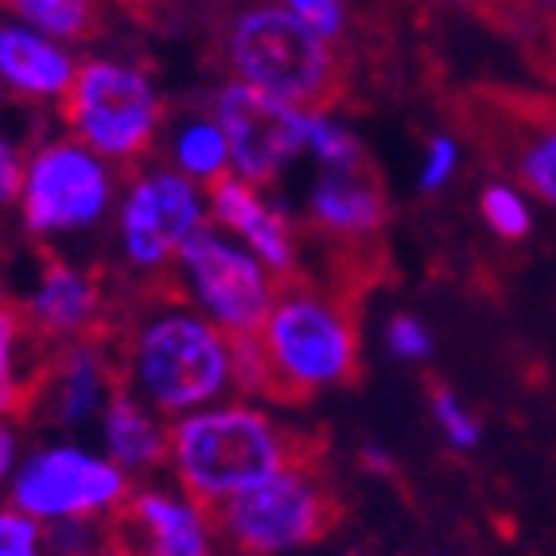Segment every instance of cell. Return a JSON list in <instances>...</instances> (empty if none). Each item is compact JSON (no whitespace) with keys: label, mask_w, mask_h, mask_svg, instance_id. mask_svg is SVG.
Instances as JSON below:
<instances>
[{"label":"cell","mask_w":556,"mask_h":556,"mask_svg":"<svg viewBox=\"0 0 556 556\" xmlns=\"http://www.w3.org/2000/svg\"><path fill=\"white\" fill-rule=\"evenodd\" d=\"M110 346L121 386L167 420L233 393V334L172 288L137 307Z\"/></svg>","instance_id":"6da1fadb"},{"label":"cell","mask_w":556,"mask_h":556,"mask_svg":"<svg viewBox=\"0 0 556 556\" xmlns=\"http://www.w3.org/2000/svg\"><path fill=\"white\" fill-rule=\"evenodd\" d=\"M307 452V440L273 417L261 401L230 393L172 420L167 471L187 494L218 510L233 494L257 486Z\"/></svg>","instance_id":"7a4b0ae2"},{"label":"cell","mask_w":556,"mask_h":556,"mask_svg":"<svg viewBox=\"0 0 556 556\" xmlns=\"http://www.w3.org/2000/svg\"><path fill=\"white\" fill-rule=\"evenodd\" d=\"M257 339L273 374L269 401L280 405L339 390L358 374V319L339 288L304 277L285 280Z\"/></svg>","instance_id":"3957f363"},{"label":"cell","mask_w":556,"mask_h":556,"mask_svg":"<svg viewBox=\"0 0 556 556\" xmlns=\"http://www.w3.org/2000/svg\"><path fill=\"white\" fill-rule=\"evenodd\" d=\"M223 59L238 83L257 86L304 113H331L346 93L339 43L312 31L285 4L238 12L223 31Z\"/></svg>","instance_id":"277c9868"},{"label":"cell","mask_w":556,"mask_h":556,"mask_svg":"<svg viewBox=\"0 0 556 556\" xmlns=\"http://www.w3.org/2000/svg\"><path fill=\"white\" fill-rule=\"evenodd\" d=\"M339 521V498L312 459L280 467L214 510L218 541L233 556H292L319 545Z\"/></svg>","instance_id":"5b68a950"},{"label":"cell","mask_w":556,"mask_h":556,"mask_svg":"<svg viewBox=\"0 0 556 556\" xmlns=\"http://www.w3.org/2000/svg\"><path fill=\"white\" fill-rule=\"evenodd\" d=\"M71 137L90 144L121 172L140 167L164 125V98L140 66L117 59H86L59 102Z\"/></svg>","instance_id":"8992f818"},{"label":"cell","mask_w":556,"mask_h":556,"mask_svg":"<svg viewBox=\"0 0 556 556\" xmlns=\"http://www.w3.org/2000/svg\"><path fill=\"white\" fill-rule=\"evenodd\" d=\"M105 156L78 137L47 140L24 160L20 179V218L24 230L39 241H63L93 233L117 211L121 184Z\"/></svg>","instance_id":"52a82bcc"},{"label":"cell","mask_w":556,"mask_h":556,"mask_svg":"<svg viewBox=\"0 0 556 556\" xmlns=\"http://www.w3.org/2000/svg\"><path fill=\"white\" fill-rule=\"evenodd\" d=\"M211 223V195L172 164L132 167L113 211L121 265L164 285L179 250Z\"/></svg>","instance_id":"ba28073f"},{"label":"cell","mask_w":556,"mask_h":556,"mask_svg":"<svg viewBox=\"0 0 556 556\" xmlns=\"http://www.w3.org/2000/svg\"><path fill=\"white\" fill-rule=\"evenodd\" d=\"M164 285L179 292L191 307H199L226 334L241 339V334L261 331L285 280L257 253L245 250L233 233L206 223L179 250Z\"/></svg>","instance_id":"9c48e42d"},{"label":"cell","mask_w":556,"mask_h":556,"mask_svg":"<svg viewBox=\"0 0 556 556\" xmlns=\"http://www.w3.org/2000/svg\"><path fill=\"white\" fill-rule=\"evenodd\" d=\"M132 494V475L105 452L83 444H43L20 459L9 502L43 526L113 521Z\"/></svg>","instance_id":"30bf717a"},{"label":"cell","mask_w":556,"mask_h":556,"mask_svg":"<svg viewBox=\"0 0 556 556\" xmlns=\"http://www.w3.org/2000/svg\"><path fill=\"white\" fill-rule=\"evenodd\" d=\"M211 117L230 140L233 176L257 187L277 184L288 164L307 152V113L238 78L214 93Z\"/></svg>","instance_id":"8fae6325"},{"label":"cell","mask_w":556,"mask_h":556,"mask_svg":"<svg viewBox=\"0 0 556 556\" xmlns=\"http://www.w3.org/2000/svg\"><path fill=\"white\" fill-rule=\"evenodd\" d=\"M121 556H218L214 510L179 482L132 486L125 510L110 521Z\"/></svg>","instance_id":"7c38bea8"},{"label":"cell","mask_w":556,"mask_h":556,"mask_svg":"<svg viewBox=\"0 0 556 556\" xmlns=\"http://www.w3.org/2000/svg\"><path fill=\"white\" fill-rule=\"evenodd\" d=\"M117 386V362H113V346L105 334L55 346L39 378L31 413H43L47 425L75 432V428L98 425Z\"/></svg>","instance_id":"4fadbf2b"},{"label":"cell","mask_w":556,"mask_h":556,"mask_svg":"<svg viewBox=\"0 0 556 556\" xmlns=\"http://www.w3.org/2000/svg\"><path fill=\"white\" fill-rule=\"evenodd\" d=\"M105 312H110V300H105L102 277L63 257L43 261L24 300V316L47 351L105 334Z\"/></svg>","instance_id":"5bb4252c"},{"label":"cell","mask_w":556,"mask_h":556,"mask_svg":"<svg viewBox=\"0 0 556 556\" xmlns=\"http://www.w3.org/2000/svg\"><path fill=\"white\" fill-rule=\"evenodd\" d=\"M211 195V223L223 226L226 233L257 253L280 280L300 277V238L296 226L280 211L277 203H269L265 187L250 184L241 176H226L214 187H206Z\"/></svg>","instance_id":"9a60e30c"},{"label":"cell","mask_w":556,"mask_h":556,"mask_svg":"<svg viewBox=\"0 0 556 556\" xmlns=\"http://www.w3.org/2000/svg\"><path fill=\"white\" fill-rule=\"evenodd\" d=\"M491 132L506 149L514 176L541 199L556 206V105L538 98H498L491 102Z\"/></svg>","instance_id":"2e32d148"},{"label":"cell","mask_w":556,"mask_h":556,"mask_svg":"<svg viewBox=\"0 0 556 556\" xmlns=\"http://www.w3.org/2000/svg\"><path fill=\"white\" fill-rule=\"evenodd\" d=\"M307 223L334 245H366L378 238L386 226V191L374 176V164L319 172L307 199Z\"/></svg>","instance_id":"e0dca14e"},{"label":"cell","mask_w":556,"mask_h":556,"mask_svg":"<svg viewBox=\"0 0 556 556\" xmlns=\"http://www.w3.org/2000/svg\"><path fill=\"white\" fill-rule=\"evenodd\" d=\"M98 437H102V452L110 455L121 471H129L132 479L167 467L172 420L160 417L156 408L144 405L125 386H117L113 397L105 401L102 417H98Z\"/></svg>","instance_id":"ac0fdd59"},{"label":"cell","mask_w":556,"mask_h":556,"mask_svg":"<svg viewBox=\"0 0 556 556\" xmlns=\"http://www.w3.org/2000/svg\"><path fill=\"white\" fill-rule=\"evenodd\" d=\"M78 75L75 55L36 28H0V86L24 102H63Z\"/></svg>","instance_id":"d6986e66"},{"label":"cell","mask_w":556,"mask_h":556,"mask_svg":"<svg viewBox=\"0 0 556 556\" xmlns=\"http://www.w3.org/2000/svg\"><path fill=\"white\" fill-rule=\"evenodd\" d=\"M47 358H51V351L31 331L24 307L0 300V417L31 413Z\"/></svg>","instance_id":"ffe728a7"},{"label":"cell","mask_w":556,"mask_h":556,"mask_svg":"<svg viewBox=\"0 0 556 556\" xmlns=\"http://www.w3.org/2000/svg\"><path fill=\"white\" fill-rule=\"evenodd\" d=\"M167 164L184 172L187 179H195L199 187H214L218 179L233 176L230 140L223 125L214 117H191L187 125H179L167 149Z\"/></svg>","instance_id":"44dd1931"},{"label":"cell","mask_w":556,"mask_h":556,"mask_svg":"<svg viewBox=\"0 0 556 556\" xmlns=\"http://www.w3.org/2000/svg\"><path fill=\"white\" fill-rule=\"evenodd\" d=\"M28 28L51 39H93L102 31V4L98 0H4Z\"/></svg>","instance_id":"7402d4cb"},{"label":"cell","mask_w":556,"mask_h":556,"mask_svg":"<svg viewBox=\"0 0 556 556\" xmlns=\"http://www.w3.org/2000/svg\"><path fill=\"white\" fill-rule=\"evenodd\" d=\"M307 152L324 172H346V167L370 164L362 140L346 125H339L331 113H307Z\"/></svg>","instance_id":"603a6c76"},{"label":"cell","mask_w":556,"mask_h":556,"mask_svg":"<svg viewBox=\"0 0 556 556\" xmlns=\"http://www.w3.org/2000/svg\"><path fill=\"white\" fill-rule=\"evenodd\" d=\"M479 206H482V223L491 226L498 238L521 241L533 230V211H529V203L510 184H486L482 187Z\"/></svg>","instance_id":"cb8c5ba5"},{"label":"cell","mask_w":556,"mask_h":556,"mask_svg":"<svg viewBox=\"0 0 556 556\" xmlns=\"http://www.w3.org/2000/svg\"><path fill=\"white\" fill-rule=\"evenodd\" d=\"M233 393H238V397H253V401H269V393H273L269 358L261 351L257 334L233 339Z\"/></svg>","instance_id":"d4e9b609"},{"label":"cell","mask_w":556,"mask_h":556,"mask_svg":"<svg viewBox=\"0 0 556 556\" xmlns=\"http://www.w3.org/2000/svg\"><path fill=\"white\" fill-rule=\"evenodd\" d=\"M0 556H51L47 526L12 502H4L0 506Z\"/></svg>","instance_id":"484cf974"},{"label":"cell","mask_w":556,"mask_h":556,"mask_svg":"<svg viewBox=\"0 0 556 556\" xmlns=\"http://www.w3.org/2000/svg\"><path fill=\"white\" fill-rule=\"evenodd\" d=\"M432 417H437L440 432H444V440L452 447H459V452H471V447H479V440H482L479 420L471 417V408L455 397L452 390L432 393Z\"/></svg>","instance_id":"4316f807"},{"label":"cell","mask_w":556,"mask_h":556,"mask_svg":"<svg viewBox=\"0 0 556 556\" xmlns=\"http://www.w3.org/2000/svg\"><path fill=\"white\" fill-rule=\"evenodd\" d=\"M285 9L292 12V16L304 20L312 31L331 39V43L346 39V20H351L346 0H285Z\"/></svg>","instance_id":"83f0119b"},{"label":"cell","mask_w":556,"mask_h":556,"mask_svg":"<svg viewBox=\"0 0 556 556\" xmlns=\"http://www.w3.org/2000/svg\"><path fill=\"white\" fill-rule=\"evenodd\" d=\"M386 346L401 362H425L432 354V331L417 316H393L386 324Z\"/></svg>","instance_id":"f1b7e54d"},{"label":"cell","mask_w":556,"mask_h":556,"mask_svg":"<svg viewBox=\"0 0 556 556\" xmlns=\"http://www.w3.org/2000/svg\"><path fill=\"white\" fill-rule=\"evenodd\" d=\"M455 167H459V144H455V137H432L425 149V164H420V191H440V187L452 184Z\"/></svg>","instance_id":"f546056e"},{"label":"cell","mask_w":556,"mask_h":556,"mask_svg":"<svg viewBox=\"0 0 556 556\" xmlns=\"http://www.w3.org/2000/svg\"><path fill=\"white\" fill-rule=\"evenodd\" d=\"M526 47H529V55H533V63L556 78V4H548V9L541 12L538 31L529 36Z\"/></svg>","instance_id":"4dcf8cb0"},{"label":"cell","mask_w":556,"mask_h":556,"mask_svg":"<svg viewBox=\"0 0 556 556\" xmlns=\"http://www.w3.org/2000/svg\"><path fill=\"white\" fill-rule=\"evenodd\" d=\"M20 179H24V156H20L9 137H0V206L16 203Z\"/></svg>","instance_id":"1f68e13d"},{"label":"cell","mask_w":556,"mask_h":556,"mask_svg":"<svg viewBox=\"0 0 556 556\" xmlns=\"http://www.w3.org/2000/svg\"><path fill=\"white\" fill-rule=\"evenodd\" d=\"M20 432H16V417H0V491H9L12 475L20 467Z\"/></svg>","instance_id":"d6a6232c"},{"label":"cell","mask_w":556,"mask_h":556,"mask_svg":"<svg viewBox=\"0 0 556 556\" xmlns=\"http://www.w3.org/2000/svg\"><path fill=\"white\" fill-rule=\"evenodd\" d=\"M362 459H366V467H374L378 475H390L393 471L390 455L381 452V447H366V452H362Z\"/></svg>","instance_id":"836d02e7"},{"label":"cell","mask_w":556,"mask_h":556,"mask_svg":"<svg viewBox=\"0 0 556 556\" xmlns=\"http://www.w3.org/2000/svg\"><path fill=\"white\" fill-rule=\"evenodd\" d=\"M93 556H121L117 548H102V553H93Z\"/></svg>","instance_id":"e575fe53"},{"label":"cell","mask_w":556,"mask_h":556,"mask_svg":"<svg viewBox=\"0 0 556 556\" xmlns=\"http://www.w3.org/2000/svg\"><path fill=\"white\" fill-rule=\"evenodd\" d=\"M538 4H545V9H548V4H556V0H538Z\"/></svg>","instance_id":"d590c367"},{"label":"cell","mask_w":556,"mask_h":556,"mask_svg":"<svg viewBox=\"0 0 556 556\" xmlns=\"http://www.w3.org/2000/svg\"><path fill=\"white\" fill-rule=\"evenodd\" d=\"M464 4H467V0H464Z\"/></svg>","instance_id":"8d00e7d4"},{"label":"cell","mask_w":556,"mask_h":556,"mask_svg":"<svg viewBox=\"0 0 556 556\" xmlns=\"http://www.w3.org/2000/svg\"><path fill=\"white\" fill-rule=\"evenodd\" d=\"M390 4H393V0H390Z\"/></svg>","instance_id":"74e56055"}]
</instances>
